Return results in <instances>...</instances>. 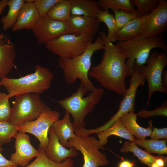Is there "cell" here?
Wrapping results in <instances>:
<instances>
[{
	"label": "cell",
	"instance_id": "cell-1",
	"mask_svg": "<svg viewBox=\"0 0 167 167\" xmlns=\"http://www.w3.org/2000/svg\"><path fill=\"white\" fill-rule=\"evenodd\" d=\"M99 33L103 40L104 52L101 62L92 68L88 76L95 79L104 89L124 96L127 90L125 82L128 75L127 56L109 40L105 32Z\"/></svg>",
	"mask_w": 167,
	"mask_h": 167
},
{
	"label": "cell",
	"instance_id": "cell-2",
	"mask_svg": "<svg viewBox=\"0 0 167 167\" xmlns=\"http://www.w3.org/2000/svg\"><path fill=\"white\" fill-rule=\"evenodd\" d=\"M103 40L100 35L97 37L95 42H91L81 54L72 58H59L58 66L62 70L65 83L72 84L79 79L88 92L92 91L96 87L88 76L91 66L92 57L95 52L103 49Z\"/></svg>",
	"mask_w": 167,
	"mask_h": 167
},
{
	"label": "cell",
	"instance_id": "cell-3",
	"mask_svg": "<svg viewBox=\"0 0 167 167\" xmlns=\"http://www.w3.org/2000/svg\"><path fill=\"white\" fill-rule=\"evenodd\" d=\"M88 92L81 81L76 92L72 93L70 96L59 101L54 100L71 115L74 132L84 128L85 117L100 101L105 91L103 88H96L88 96L84 97Z\"/></svg>",
	"mask_w": 167,
	"mask_h": 167
},
{
	"label": "cell",
	"instance_id": "cell-4",
	"mask_svg": "<svg viewBox=\"0 0 167 167\" xmlns=\"http://www.w3.org/2000/svg\"><path fill=\"white\" fill-rule=\"evenodd\" d=\"M35 71L18 78L3 77L0 79L1 85L8 92L10 98L25 93L39 94L50 88L53 74L48 68L39 64L35 66Z\"/></svg>",
	"mask_w": 167,
	"mask_h": 167
},
{
	"label": "cell",
	"instance_id": "cell-5",
	"mask_svg": "<svg viewBox=\"0 0 167 167\" xmlns=\"http://www.w3.org/2000/svg\"><path fill=\"white\" fill-rule=\"evenodd\" d=\"M115 45L125 53L128 58L126 64L128 75L130 76L133 73L134 63L138 66L145 65L152 49L160 48L167 53V45L163 35L152 37L141 35L129 41H119Z\"/></svg>",
	"mask_w": 167,
	"mask_h": 167
},
{
	"label": "cell",
	"instance_id": "cell-6",
	"mask_svg": "<svg viewBox=\"0 0 167 167\" xmlns=\"http://www.w3.org/2000/svg\"><path fill=\"white\" fill-rule=\"evenodd\" d=\"M12 104L8 121L17 126L36 119L47 106L41 99L39 94L33 93L15 96Z\"/></svg>",
	"mask_w": 167,
	"mask_h": 167
},
{
	"label": "cell",
	"instance_id": "cell-7",
	"mask_svg": "<svg viewBox=\"0 0 167 167\" xmlns=\"http://www.w3.org/2000/svg\"><path fill=\"white\" fill-rule=\"evenodd\" d=\"M71 147L75 148L82 154L84 161L82 167L104 166L109 164L106 154L99 150L104 149V146L94 137L82 136L75 134L66 146L67 148Z\"/></svg>",
	"mask_w": 167,
	"mask_h": 167
},
{
	"label": "cell",
	"instance_id": "cell-8",
	"mask_svg": "<svg viewBox=\"0 0 167 167\" xmlns=\"http://www.w3.org/2000/svg\"><path fill=\"white\" fill-rule=\"evenodd\" d=\"M146 64L138 66L139 70L148 83V93L146 106L148 107L154 92L167 93L162 85L163 70L167 64V53L156 50L149 55Z\"/></svg>",
	"mask_w": 167,
	"mask_h": 167
},
{
	"label": "cell",
	"instance_id": "cell-9",
	"mask_svg": "<svg viewBox=\"0 0 167 167\" xmlns=\"http://www.w3.org/2000/svg\"><path fill=\"white\" fill-rule=\"evenodd\" d=\"M92 38L84 35L66 33L45 44L46 49L59 58H72L83 53L92 42Z\"/></svg>",
	"mask_w": 167,
	"mask_h": 167
},
{
	"label": "cell",
	"instance_id": "cell-10",
	"mask_svg": "<svg viewBox=\"0 0 167 167\" xmlns=\"http://www.w3.org/2000/svg\"><path fill=\"white\" fill-rule=\"evenodd\" d=\"M60 113L46 107L35 120L29 121L17 126L19 131L31 134L39 140V146L45 150L49 141L48 133L50 128L59 120Z\"/></svg>",
	"mask_w": 167,
	"mask_h": 167
},
{
	"label": "cell",
	"instance_id": "cell-11",
	"mask_svg": "<svg viewBox=\"0 0 167 167\" xmlns=\"http://www.w3.org/2000/svg\"><path fill=\"white\" fill-rule=\"evenodd\" d=\"M141 35L152 37L163 35L167 30V0H160L157 8L140 17Z\"/></svg>",
	"mask_w": 167,
	"mask_h": 167
},
{
	"label": "cell",
	"instance_id": "cell-12",
	"mask_svg": "<svg viewBox=\"0 0 167 167\" xmlns=\"http://www.w3.org/2000/svg\"><path fill=\"white\" fill-rule=\"evenodd\" d=\"M31 30L39 45L45 44L62 35L71 33L67 21L53 20L46 15L40 16Z\"/></svg>",
	"mask_w": 167,
	"mask_h": 167
},
{
	"label": "cell",
	"instance_id": "cell-13",
	"mask_svg": "<svg viewBox=\"0 0 167 167\" xmlns=\"http://www.w3.org/2000/svg\"><path fill=\"white\" fill-rule=\"evenodd\" d=\"M133 68V72L131 76L129 87L120 102L117 112L103 125L104 128L105 129L111 126L122 114L128 112L135 113L137 90L139 86L144 85L145 81L138 66L134 63Z\"/></svg>",
	"mask_w": 167,
	"mask_h": 167
},
{
	"label": "cell",
	"instance_id": "cell-14",
	"mask_svg": "<svg viewBox=\"0 0 167 167\" xmlns=\"http://www.w3.org/2000/svg\"><path fill=\"white\" fill-rule=\"evenodd\" d=\"M15 138V151L11 155L10 160L18 166L26 167L37 156L38 151L32 145L29 136L25 133L19 131Z\"/></svg>",
	"mask_w": 167,
	"mask_h": 167
},
{
	"label": "cell",
	"instance_id": "cell-15",
	"mask_svg": "<svg viewBox=\"0 0 167 167\" xmlns=\"http://www.w3.org/2000/svg\"><path fill=\"white\" fill-rule=\"evenodd\" d=\"M48 133L49 141L45 152L49 159L54 162L60 163L68 158L77 156L78 151L74 147L67 148L63 146L51 126Z\"/></svg>",
	"mask_w": 167,
	"mask_h": 167
},
{
	"label": "cell",
	"instance_id": "cell-16",
	"mask_svg": "<svg viewBox=\"0 0 167 167\" xmlns=\"http://www.w3.org/2000/svg\"><path fill=\"white\" fill-rule=\"evenodd\" d=\"M67 22L71 34L84 35L92 38L96 34L100 26L96 17L71 15Z\"/></svg>",
	"mask_w": 167,
	"mask_h": 167
},
{
	"label": "cell",
	"instance_id": "cell-17",
	"mask_svg": "<svg viewBox=\"0 0 167 167\" xmlns=\"http://www.w3.org/2000/svg\"><path fill=\"white\" fill-rule=\"evenodd\" d=\"M15 46L6 35L0 32V79L6 77L14 66Z\"/></svg>",
	"mask_w": 167,
	"mask_h": 167
},
{
	"label": "cell",
	"instance_id": "cell-18",
	"mask_svg": "<svg viewBox=\"0 0 167 167\" xmlns=\"http://www.w3.org/2000/svg\"><path fill=\"white\" fill-rule=\"evenodd\" d=\"M40 17L33 2H25L20 11L16 23L12 28L11 31L31 29Z\"/></svg>",
	"mask_w": 167,
	"mask_h": 167
},
{
	"label": "cell",
	"instance_id": "cell-19",
	"mask_svg": "<svg viewBox=\"0 0 167 167\" xmlns=\"http://www.w3.org/2000/svg\"><path fill=\"white\" fill-rule=\"evenodd\" d=\"M137 115L135 113L128 112L122 114L120 118L127 130L135 137L139 140H143L150 136L152 133L153 126L150 120L147 128L143 127L137 123Z\"/></svg>",
	"mask_w": 167,
	"mask_h": 167
},
{
	"label": "cell",
	"instance_id": "cell-20",
	"mask_svg": "<svg viewBox=\"0 0 167 167\" xmlns=\"http://www.w3.org/2000/svg\"><path fill=\"white\" fill-rule=\"evenodd\" d=\"M51 127L58 138L60 143L66 147L68 140L75 136L72 123L70 120V114L65 111L63 118L55 122Z\"/></svg>",
	"mask_w": 167,
	"mask_h": 167
},
{
	"label": "cell",
	"instance_id": "cell-21",
	"mask_svg": "<svg viewBox=\"0 0 167 167\" xmlns=\"http://www.w3.org/2000/svg\"><path fill=\"white\" fill-rule=\"evenodd\" d=\"M111 135L117 136L132 142L136 139L125 127L120 118L110 127L97 134L99 142L103 146L107 144L108 138Z\"/></svg>",
	"mask_w": 167,
	"mask_h": 167
},
{
	"label": "cell",
	"instance_id": "cell-22",
	"mask_svg": "<svg viewBox=\"0 0 167 167\" xmlns=\"http://www.w3.org/2000/svg\"><path fill=\"white\" fill-rule=\"evenodd\" d=\"M71 15L96 17L101 10L95 0H70Z\"/></svg>",
	"mask_w": 167,
	"mask_h": 167
},
{
	"label": "cell",
	"instance_id": "cell-23",
	"mask_svg": "<svg viewBox=\"0 0 167 167\" xmlns=\"http://www.w3.org/2000/svg\"><path fill=\"white\" fill-rule=\"evenodd\" d=\"M141 35L140 17L132 20L118 31L114 33L109 40L112 43L131 40Z\"/></svg>",
	"mask_w": 167,
	"mask_h": 167
},
{
	"label": "cell",
	"instance_id": "cell-24",
	"mask_svg": "<svg viewBox=\"0 0 167 167\" xmlns=\"http://www.w3.org/2000/svg\"><path fill=\"white\" fill-rule=\"evenodd\" d=\"M25 3L24 0H7V6L9 7L8 13L1 19L4 30H7L13 27Z\"/></svg>",
	"mask_w": 167,
	"mask_h": 167
},
{
	"label": "cell",
	"instance_id": "cell-25",
	"mask_svg": "<svg viewBox=\"0 0 167 167\" xmlns=\"http://www.w3.org/2000/svg\"><path fill=\"white\" fill-rule=\"evenodd\" d=\"M70 0H60L49 10L46 15L53 20L67 22L71 16Z\"/></svg>",
	"mask_w": 167,
	"mask_h": 167
},
{
	"label": "cell",
	"instance_id": "cell-26",
	"mask_svg": "<svg viewBox=\"0 0 167 167\" xmlns=\"http://www.w3.org/2000/svg\"><path fill=\"white\" fill-rule=\"evenodd\" d=\"M120 152L122 153L128 152L133 153L140 162L150 167L151 164L154 162L156 156L149 154L139 148L134 142L128 140L124 142Z\"/></svg>",
	"mask_w": 167,
	"mask_h": 167
},
{
	"label": "cell",
	"instance_id": "cell-27",
	"mask_svg": "<svg viewBox=\"0 0 167 167\" xmlns=\"http://www.w3.org/2000/svg\"><path fill=\"white\" fill-rule=\"evenodd\" d=\"M38 154L36 159L25 167H74L73 160L68 158L60 163L54 162L46 156L45 150L39 146Z\"/></svg>",
	"mask_w": 167,
	"mask_h": 167
},
{
	"label": "cell",
	"instance_id": "cell-28",
	"mask_svg": "<svg viewBox=\"0 0 167 167\" xmlns=\"http://www.w3.org/2000/svg\"><path fill=\"white\" fill-rule=\"evenodd\" d=\"M133 142L137 146L144 148L143 150L149 154L154 153L159 155L167 154L166 139L157 140L145 139L139 140L135 139Z\"/></svg>",
	"mask_w": 167,
	"mask_h": 167
},
{
	"label": "cell",
	"instance_id": "cell-29",
	"mask_svg": "<svg viewBox=\"0 0 167 167\" xmlns=\"http://www.w3.org/2000/svg\"><path fill=\"white\" fill-rule=\"evenodd\" d=\"M98 2L99 7L103 10L116 9L129 13L136 11L131 0H99Z\"/></svg>",
	"mask_w": 167,
	"mask_h": 167
},
{
	"label": "cell",
	"instance_id": "cell-30",
	"mask_svg": "<svg viewBox=\"0 0 167 167\" xmlns=\"http://www.w3.org/2000/svg\"><path fill=\"white\" fill-rule=\"evenodd\" d=\"M18 132L17 126L8 121L0 122V146L10 142Z\"/></svg>",
	"mask_w": 167,
	"mask_h": 167
},
{
	"label": "cell",
	"instance_id": "cell-31",
	"mask_svg": "<svg viewBox=\"0 0 167 167\" xmlns=\"http://www.w3.org/2000/svg\"><path fill=\"white\" fill-rule=\"evenodd\" d=\"M111 10L114 14L116 21V26L115 33L132 20L140 17L139 14L137 11L134 12L129 13L123 10L116 9H112Z\"/></svg>",
	"mask_w": 167,
	"mask_h": 167
},
{
	"label": "cell",
	"instance_id": "cell-32",
	"mask_svg": "<svg viewBox=\"0 0 167 167\" xmlns=\"http://www.w3.org/2000/svg\"><path fill=\"white\" fill-rule=\"evenodd\" d=\"M160 0H131L132 5L137 7L140 17L149 14L158 6Z\"/></svg>",
	"mask_w": 167,
	"mask_h": 167
},
{
	"label": "cell",
	"instance_id": "cell-33",
	"mask_svg": "<svg viewBox=\"0 0 167 167\" xmlns=\"http://www.w3.org/2000/svg\"><path fill=\"white\" fill-rule=\"evenodd\" d=\"M96 18L99 23H104L107 26L108 33L107 36L109 40L115 33L116 23L114 15L108 10H101L97 13Z\"/></svg>",
	"mask_w": 167,
	"mask_h": 167
},
{
	"label": "cell",
	"instance_id": "cell-34",
	"mask_svg": "<svg viewBox=\"0 0 167 167\" xmlns=\"http://www.w3.org/2000/svg\"><path fill=\"white\" fill-rule=\"evenodd\" d=\"M7 94L0 92V122L7 121L10 118L11 108Z\"/></svg>",
	"mask_w": 167,
	"mask_h": 167
},
{
	"label": "cell",
	"instance_id": "cell-35",
	"mask_svg": "<svg viewBox=\"0 0 167 167\" xmlns=\"http://www.w3.org/2000/svg\"><path fill=\"white\" fill-rule=\"evenodd\" d=\"M137 116L144 118L155 116H167V102L164 101L159 107L152 110L144 109H141L137 113Z\"/></svg>",
	"mask_w": 167,
	"mask_h": 167
},
{
	"label": "cell",
	"instance_id": "cell-36",
	"mask_svg": "<svg viewBox=\"0 0 167 167\" xmlns=\"http://www.w3.org/2000/svg\"><path fill=\"white\" fill-rule=\"evenodd\" d=\"M60 0H35L33 3L40 16L46 14L51 8Z\"/></svg>",
	"mask_w": 167,
	"mask_h": 167
},
{
	"label": "cell",
	"instance_id": "cell-37",
	"mask_svg": "<svg viewBox=\"0 0 167 167\" xmlns=\"http://www.w3.org/2000/svg\"><path fill=\"white\" fill-rule=\"evenodd\" d=\"M151 139L158 140L161 139H167V128L157 129L152 127V130L150 135Z\"/></svg>",
	"mask_w": 167,
	"mask_h": 167
},
{
	"label": "cell",
	"instance_id": "cell-38",
	"mask_svg": "<svg viewBox=\"0 0 167 167\" xmlns=\"http://www.w3.org/2000/svg\"><path fill=\"white\" fill-rule=\"evenodd\" d=\"M3 150L0 146V167H18L14 163L6 159L2 155L1 152Z\"/></svg>",
	"mask_w": 167,
	"mask_h": 167
},
{
	"label": "cell",
	"instance_id": "cell-39",
	"mask_svg": "<svg viewBox=\"0 0 167 167\" xmlns=\"http://www.w3.org/2000/svg\"><path fill=\"white\" fill-rule=\"evenodd\" d=\"M154 162L160 167H167V158L163 156H157Z\"/></svg>",
	"mask_w": 167,
	"mask_h": 167
},
{
	"label": "cell",
	"instance_id": "cell-40",
	"mask_svg": "<svg viewBox=\"0 0 167 167\" xmlns=\"http://www.w3.org/2000/svg\"><path fill=\"white\" fill-rule=\"evenodd\" d=\"M162 76L163 79H162V85L164 90L167 92V71H163Z\"/></svg>",
	"mask_w": 167,
	"mask_h": 167
},
{
	"label": "cell",
	"instance_id": "cell-41",
	"mask_svg": "<svg viewBox=\"0 0 167 167\" xmlns=\"http://www.w3.org/2000/svg\"><path fill=\"white\" fill-rule=\"evenodd\" d=\"M134 166V161L131 162L127 160H123L120 163L118 167H133Z\"/></svg>",
	"mask_w": 167,
	"mask_h": 167
},
{
	"label": "cell",
	"instance_id": "cell-42",
	"mask_svg": "<svg viewBox=\"0 0 167 167\" xmlns=\"http://www.w3.org/2000/svg\"><path fill=\"white\" fill-rule=\"evenodd\" d=\"M7 0H1L0 1V15L7 6Z\"/></svg>",
	"mask_w": 167,
	"mask_h": 167
},
{
	"label": "cell",
	"instance_id": "cell-43",
	"mask_svg": "<svg viewBox=\"0 0 167 167\" xmlns=\"http://www.w3.org/2000/svg\"><path fill=\"white\" fill-rule=\"evenodd\" d=\"M1 84L0 81V86H1Z\"/></svg>",
	"mask_w": 167,
	"mask_h": 167
}]
</instances>
